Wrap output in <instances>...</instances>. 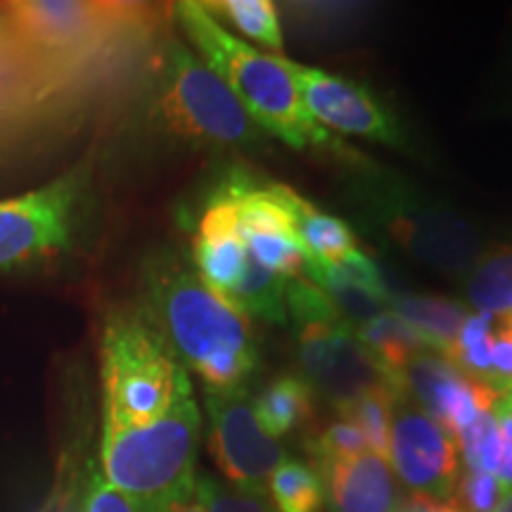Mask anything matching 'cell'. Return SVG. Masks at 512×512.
<instances>
[{
  "mask_svg": "<svg viewBox=\"0 0 512 512\" xmlns=\"http://www.w3.org/2000/svg\"><path fill=\"white\" fill-rule=\"evenodd\" d=\"M140 304L185 370L204 389L245 387L259 368V342L242 316L223 304L188 261L174 252L152 256L143 275Z\"/></svg>",
  "mask_w": 512,
  "mask_h": 512,
  "instance_id": "6da1fadb",
  "label": "cell"
},
{
  "mask_svg": "<svg viewBox=\"0 0 512 512\" xmlns=\"http://www.w3.org/2000/svg\"><path fill=\"white\" fill-rule=\"evenodd\" d=\"M174 15L197 57L233 91L256 126L294 150H342L304 107L285 57L266 55L240 41L195 0L176 3Z\"/></svg>",
  "mask_w": 512,
  "mask_h": 512,
  "instance_id": "7a4b0ae2",
  "label": "cell"
},
{
  "mask_svg": "<svg viewBox=\"0 0 512 512\" xmlns=\"http://www.w3.org/2000/svg\"><path fill=\"white\" fill-rule=\"evenodd\" d=\"M200 411L192 387L162 418L128 430H102V475L133 512H171L197 482Z\"/></svg>",
  "mask_w": 512,
  "mask_h": 512,
  "instance_id": "3957f363",
  "label": "cell"
},
{
  "mask_svg": "<svg viewBox=\"0 0 512 512\" xmlns=\"http://www.w3.org/2000/svg\"><path fill=\"white\" fill-rule=\"evenodd\" d=\"M55 57L36 53L5 34L0 41V143H22L43 128L69 124L131 60Z\"/></svg>",
  "mask_w": 512,
  "mask_h": 512,
  "instance_id": "277c9868",
  "label": "cell"
},
{
  "mask_svg": "<svg viewBox=\"0 0 512 512\" xmlns=\"http://www.w3.org/2000/svg\"><path fill=\"white\" fill-rule=\"evenodd\" d=\"M100 377L102 430L150 425L192 387L188 370L143 306L110 313L100 339Z\"/></svg>",
  "mask_w": 512,
  "mask_h": 512,
  "instance_id": "5b68a950",
  "label": "cell"
},
{
  "mask_svg": "<svg viewBox=\"0 0 512 512\" xmlns=\"http://www.w3.org/2000/svg\"><path fill=\"white\" fill-rule=\"evenodd\" d=\"M159 12L140 3L105 0H8L3 29L17 43L55 57H112L138 53L159 31Z\"/></svg>",
  "mask_w": 512,
  "mask_h": 512,
  "instance_id": "8992f818",
  "label": "cell"
},
{
  "mask_svg": "<svg viewBox=\"0 0 512 512\" xmlns=\"http://www.w3.org/2000/svg\"><path fill=\"white\" fill-rule=\"evenodd\" d=\"M285 309L287 320H292L297 328L302 377L313 392L328 399L337 411L375 389H392L403 396L363 347L354 325L311 280H287Z\"/></svg>",
  "mask_w": 512,
  "mask_h": 512,
  "instance_id": "52a82bcc",
  "label": "cell"
},
{
  "mask_svg": "<svg viewBox=\"0 0 512 512\" xmlns=\"http://www.w3.org/2000/svg\"><path fill=\"white\" fill-rule=\"evenodd\" d=\"M354 202L370 226L380 228L401 252L434 271L465 278L486 249L479 230L458 211L427 200L399 178H361Z\"/></svg>",
  "mask_w": 512,
  "mask_h": 512,
  "instance_id": "ba28073f",
  "label": "cell"
},
{
  "mask_svg": "<svg viewBox=\"0 0 512 512\" xmlns=\"http://www.w3.org/2000/svg\"><path fill=\"white\" fill-rule=\"evenodd\" d=\"M155 114L166 133L197 147H247L261 140L233 91L178 38H169L159 53Z\"/></svg>",
  "mask_w": 512,
  "mask_h": 512,
  "instance_id": "9c48e42d",
  "label": "cell"
},
{
  "mask_svg": "<svg viewBox=\"0 0 512 512\" xmlns=\"http://www.w3.org/2000/svg\"><path fill=\"white\" fill-rule=\"evenodd\" d=\"M91 188V166L79 164L41 188L0 200V271H15L69 252Z\"/></svg>",
  "mask_w": 512,
  "mask_h": 512,
  "instance_id": "30bf717a",
  "label": "cell"
},
{
  "mask_svg": "<svg viewBox=\"0 0 512 512\" xmlns=\"http://www.w3.org/2000/svg\"><path fill=\"white\" fill-rule=\"evenodd\" d=\"M204 406L209 415L211 456L228 482L238 489L268 491L285 451L261 427L247 387L204 389Z\"/></svg>",
  "mask_w": 512,
  "mask_h": 512,
  "instance_id": "8fae6325",
  "label": "cell"
},
{
  "mask_svg": "<svg viewBox=\"0 0 512 512\" xmlns=\"http://www.w3.org/2000/svg\"><path fill=\"white\" fill-rule=\"evenodd\" d=\"M387 458L394 475L413 494H425L441 501H448L456 494L463 472L456 439L408 399L396 401L394 406Z\"/></svg>",
  "mask_w": 512,
  "mask_h": 512,
  "instance_id": "7c38bea8",
  "label": "cell"
},
{
  "mask_svg": "<svg viewBox=\"0 0 512 512\" xmlns=\"http://www.w3.org/2000/svg\"><path fill=\"white\" fill-rule=\"evenodd\" d=\"M285 69L292 76L304 107L316 121L349 136L370 138L394 147L403 145L399 121L368 86L290 60H285Z\"/></svg>",
  "mask_w": 512,
  "mask_h": 512,
  "instance_id": "4fadbf2b",
  "label": "cell"
},
{
  "mask_svg": "<svg viewBox=\"0 0 512 512\" xmlns=\"http://www.w3.org/2000/svg\"><path fill=\"white\" fill-rule=\"evenodd\" d=\"M403 392L406 399L413 396L418 408L437 420L453 439L501 399L498 389L465 375L437 351H422L408 363L403 370Z\"/></svg>",
  "mask_w": 512,
  "mask_h": 512,
  "instance_id": "5bb4252c",
  "label": "cell"
},
{
  "mask_svg": "<svg viewBox=\"0 0 512 512\" xmlns=\"http://www.w3.org/2000/svg\"><path fill=\"white\" fill-rule=\"evenodd\" d=\"M318 467L332 512H396L399 508L401 496L389 458L366 451Z\"/></svg>",
  "mask_w": 512,
  "mask_h": 512,
  "instance_id": "9a60e30c",
  "label": "cell"
},
{
  "mask_svg": "<svg viewBox=\"0 0 512 512\" xmlns=\"http://www.w3.org/2000/svg\"><path fill=\"white\" fill-rule=\"evenodd\" d=\"M389 311L411 325L427 349L441 356L448 354L463 323L470 318V306L458 299L430 294H396L389 297Z\"/></svg>",
  "mask_w": 512,
  "mask_h": 512,
  "instance_id": "2e32d148",
  "label": "cell"
},
{
  "mask_svg": "<svg viewBox=\"0 0 512 512\" xmlns=\"http://www.w3.org/2000/svg\"><path fill=\"white\" fill-rule=\"evenodd\" d=\"M356 335L361 339L363 347L368 349V354L375 358L377 366L384 370V375L392 380L396 387L403 392V370L408 368V363L422 351H430L422 342V337L415 332L411 325L403 323V320L392 311H384L380 316L368 320V323L358 325ZM406 396V392H403Z\"/></svg>",
  "mask_w": 512,
  "mask_h": 512,
  "instance_id": "e0dca14e",
  "label": "cell"
},
{
  "mask_svg": "<svg viewBox=\"0 0 512 512\" xmlns=\"http://www.w3.org/2000/svg\"><path fill=\"white\" fill-rule=\"evenodd\" d=\"M254 413L261 427L280 439L306 425L313 415V389L299 375H280L254 396Z\"/></svg>",
  "mask_w": 512,
  "mask_h": 512,
  "instance_id": "ac0fdd59",
  "label": "cell"
},
{
  "mask_svg": "<svg viewBox=\"0 0 512 512\" xmlns=\"http://www.w3.org/2000/svg\"><path fill=\"white\" fill-rule=\"evenodd\" d=\"M465 297L475 313L512 316V245L484 249L465 275Z\"/></svg>",
  "mask_w": 512,
  "mask_h": 512,
  "instance_id": "d6986e66",
  "label": "cell"
},
{
  "mask_svg": "<svg viewBox=\"0 0 512 512\" xmlns=\"http://www.w3.org/2000/svg\"><path fill=\"white\" fill-rule=\"evenodd\" d=\"M290 211L299 238L316 259L337 261L358 249V238L349 223L332 214H325L316 204L304 200L294 190L290 192Z\"/></svg>",
  "mask_w": 512,
  "mask_h": 512,
  "instance_id": "ffe728a7",
  "label": "cell"
},
{
  "mask_svg": "<svg viewBox=\"0 0 512 512\" xmlns=\"http://www.w3.org/2000/svg\"><path fill=\"white\" fill-rule=\"evenodd\" d=\"M285 287L287 278L268 271L249 254L245 273L230 294L228 306L242 316H256L268 320V323L287 325L290 320H287L285 309Z\"/></svg>",
  "mask_w": 512,
  "mask_h": 512,
  "instance_id": "44dd1931",
  "label": "cell"
},
{
  "mask_svg": "<svg viewBox=\"0 0 512 512\" xmlns=\"http://www.w3.org/2000/svg\"><path fill=\"white\" fill-rule=\"evenodd\" d=\"M202 5L211 17L233 24L242 36L252 38L273 53H283V27L278 8L271 0H211Z\"/></svg>",
  "mask_w": 512,
  "mask_h": 512,
  "instance_id": "7402d4cb",
  "label": "cell"
},
{
  "mask_svg": "<svg viewBox=\"0 0 512 512\" xmlns=\"http://www.w3.org/2000/svg\"><path fill=\"white\" fill-rule=\"evenodd\" d=\"M268 496L278 512H320L325 505V486L313 467L290 458L273 472Z\"/></svg>",
  "mask_w": 512,
  "mask_h": 512,
  "instance_id": "603a6c76",
  "label": "cell"
},
{
  "mask_svg": "<svg viewBox=\"0 0 512 512\" xmlns=\"http://www.w3.org/2000/svg\"><path fill=\"white\" fill-rule=\"evenodd\" d=\"M392 389H375V392L363 394L361 399L349 403L347 408H342L339 415L354 422L358 430L366 437L368 451L377 453V456L387 458L389 456V434H392V418H394V406L396 401H401Z\"/></svg>",
  "mask_w": 512,
  "mask_h": 512,
  "instance_id": "cb8c5ba5",
  "label": "cell"
},
{
  "mask_svg": "<svg viewBox=\"0 0 512 512\" xmlns=\"http://www.w3.org/2000/svg\"><path fill=\"white\" fill-rule=\"evenodd\" d=\"M496 318L489 313H470L460 328L456 342L451 344L446 358L465 375L486 382L491 366V337H494Z\"/></svg>",
  "mask_w": 512,
  "mask_h": 512,
  "instance_id": "d4e9b609",
  "label": "cell"
},
{
  "mask_svg": "<svg viewBox=\"0 0 512 512\" xmlns=\"http://www.w3.org/2000/svg\"><path fill=\"white\" fill-rule=\"evenodd\" d=\"M456 446L463 453L467 470H482L496 475L498 470V430L494 420V408L479 415L470 427L456 437Z\"/></svg>",
  "mask_w": 512,
  "mask_h": 512,
  "instance_id": "484cf974",
  "label": "cell"
},
{
  "mask_svg": "<svg viewBox=\"0 0 512 512\" xmlns=\"http://www.w3.org/2000/svg\"><path fill=\"white\" fill-rule=\"evenodd\" d=\"M309 448L320 465L330 463V460H344L358 456V453H366L368 444L363 432L358 430L354 422L339 415V420L330 422V425L311 441Z\"/></svg>",
  "mask_w": 512,
  "mask_h": 512,
  "instance_id": "4316f807",
  "label": "cell"
},
{
  "mask_svg": "<svg viewBox=\"0 0 512 512\" xmlns=\"http://www.w3.org/2000/svg\"><path fill=\"white\" fill-rule=\"evenodd\" d=\"M505 486L501 479L491 472L465 470L460 472L456 486V505L463 512H494L505 496Z\"/></svg>",
  "mask_w": 512,
  "mask_h": 512,
  "instance_id": "83f0119b",
  "label": "cell"
},
{
  "mask_svg": "<svg viewBox=\"0 0 512 512\" xmlns=\"http://www.w3.org/2000/svg\"><path fill=\"white\" fill-rule=\"evenodd\" d=\"M207 484V505L204 512H278L268 491H247L233 484H219L204 479Z\"/></svg>",
  "mask_w": 512,
  "mask_h": 512,
  "instance_id": "f1b7e54d",
  "label": "cell"
},
{
  "mask_svg": "<svg viewBox=\"0 0 512 512\" xmlns=\"http://www.w3.org/2000/svg\"><path fill=\"white\" fill-rule=\"evenodd\" d=\"M486 384H491L501 394L512 392V325L508 323V318H496Z\"/></svg>",
  "mask_w": 512,
  "mask_h": 512,
  "instance_id": "f546056e",
  "label": "cell"
},
{
  "mask_svg": "<svg viewBox=\"0 0 512 512\" xmlns=\"http://www.w3.org/2000/svg\"><path fill=\"white\" fill-rule=\"evenodd\" d=\"M494 420L498 430V470L505 489H512V392L501 394L494 406Z\"/></svg>",
  "mask_w": 512,
  "mask_h": 512,
  "instance_id": "4dcf8cb0",
  "label": "cell"
},
{
  "mask_svg": "<svg viewBox=\"0 0 512 512\" xmlns=\"http://www.w3.org/2000/svg\"><path fill=\"white\" fill-rule=\"evenodd\" d=\"M83 512H133V508L126 496L107 482L105 475L95 472L83 498Z\"/></svg>",
  "mask_w": 512,
  "mask_h": 512,
  "instance_id": "1f68e13d",
  "label": "cell"
},
{
  "mask_svg": "<svg viewBox=\"0 0 512 512\" xmlns=\"http://www.w3.org/2000/svg\"><path fill=\"white\" fill-rule=\"evenodd\" d=\"M396 512H463V510L451 501H441V498H432L425 494H411L401 498Z\"/></svg>",
  "mask_w": 512,
  "mask_h": 512,
  "instance_id": "d6a6232c",
  "label": "cell"
},
{
  "mask_svg": "<svg viewBox=\"0 0 512 512\" xmlns=\"http://www.w3.org/2000/svg\"><path fill=\"white\" fill-rule=\"evenodd\" d=\"M494 512H512V489L505 491V496L498 503V508Z\"/></svg>",
  "mask_w": 512,
  "mask_h": 512,
  "instance_id": "836d02e7",
  "label": "cell"
},
{
  "mask_svg": "<svg viewBox=\"0 0 512 512\" xmlns=\"http://www.w3.org/2000/svg\"><path fill=\"white\" fill-rule=\"evenodd\" d=\"M5 38V29H3V19H0V41Z\"/></svg>",
  "mask_w": 512,
  "mask_h": 512,
  "instance_id": "e575fe53",
  "label": "cell"
},
{
  "mask_svg": "<svg viewBox=\"0 0 512 512\" xmlns=\"http://www.w3.org/2000/svg\"><path fill=\"white\" fill-rule=\"evenodd\" d=\"M503 318H508V323L512 325V316H503Z\"/></svg>",
  "mask_w": 512,
  "mask_h": 512,
  "instance_id": "d590c367",
  "label": "cell"
}]
</instances>
